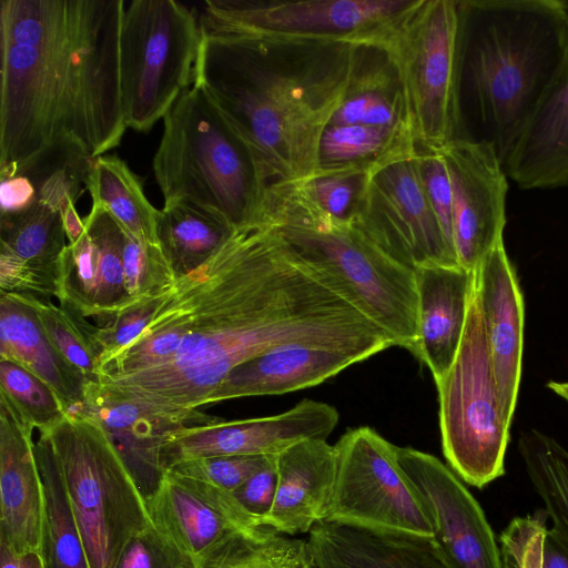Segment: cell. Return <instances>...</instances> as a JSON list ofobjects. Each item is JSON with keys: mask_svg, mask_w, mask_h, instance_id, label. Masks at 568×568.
<instances>
[{"mask_svg": "<svg viewBox=\"0 0 568 568\" xmlns=\"http://www.w3.org/2000/svg\"><path fill=\"white\" fill-rule=\"evenodd\" d=\"M298 343L393 346L273 226L253 222L178 278L154 320L116 353L132 374L98 378L87 389L172 429L206 424L216 418L197 408L234 368Z\"/></svg>", "mask_w": 568, "mask_h": 568, "instance_id": "obj_1", "label": "cell"}, {"mask_svg": "<svg viewBox=\"0 0 568 568\" xmlns=\"http://www.w3.org/2000/svg\"><path fill=\"white\" fill-rule=\"evenodd\" d=\"M124 4L0 1V168L59 142L91 159L120 144Z\"/></svg>", "mask_w": 568, "mask_h": 568, "instance_id": "obj_2", "label": "cell"}, {"mask_svg": "<svg viewBox=\"0 0 568 568\" xmlns=\"http://www.w3.org/2000/svg\"><path fill=\"white\" fill-rule=\"evenodd\" d=\"M200 31L193 83L246 146L261 194L318 176L320 142L347 90L357 44Z\"/></svg>", "mask_w": 568, "mask_h": 568, "instance_id": "obj_3", "label": "cell"}, {"mask_svg": "<svg viewBox=\"0 0 568 568\" xmlns=\"http://www.w3.org/2000/svg\"><path fill=\"white\" fill-rule=\"evenodd\" d=\"M460 139L504 163L568 48V0L458 1Z\"/></svg>", "mask_w": 568, "mask_h": 568, "instance_id": "obj_4", "label": "cell"}, {"mask_svg": "<svg viewBox=\"0 0 568 568\" xmlns=\"http://www.w3.org/2000/svg\"><path fill=\"white\" fill-rule=\"evenodd\" d=\"M254 222L273 226L344 300L392 341L417 352L415 271L397 262L354 222L324 211L304 182L267 186Z\"/></svg>", "mask_w": 568, "mask_h": 568, "instance_id": "obj_5", "label": "cell"}, {"mask_svg": "<svg viewBox=\"0 0 568 568\" xmlns=\"http://www.w3.org/2000/svg\"><path fill=\"white\" fill-rule=\"evenodd\" d=\"M163 120L152 168L164 205L191 203L235 229L253 223L262 194L252 159L206 91L192 83Z\"/></svg>", "mask_w": 568, "mask_h": 568, "instance_id": "obj_6", "label": "cell"}, {"mask_svg": "<svg viewBox=\"0 0 568 568\" xmlns=\"http://www.w3.org/2000/svg\"><path fill=\"white\" fill-rule=\"evenodd\" d=\"M39 433L52 448L90 568H115L129 541L153 525L129 467L101 424L82 412Z\"/></svg>", "mask_w": 568, "mask_h": 568, "instance_id": "obj_7", "label": "cell"}, {"mask_svg": "<svg viewBox=\"0 0 568 568\" xmlns=\"http://www.w3.org/2000/svg\"><path fill=\"white\" fill-rule=\"evenodd\" d=\"M353 42L375 44L393 62L418 150H439L460 139L458 1L414 0Z\"/></svg>", "mask_w": 568, "mask_h": 568, "instance_id": "obj_8", "label": "cell"}, {"mask_svg": "<svg viewBox=\"0 0 568 568\" xmlns=\"http://www.w3.org/2000/svg\"><path fill=\"white\" fill-rule=\"evenodd\" d=\"M435 384L443 454L464 483L483 488L505 474L513 417L496 383L474 276L457 355Z\"/></svg>", "mask_w": 568, "mask_h": 568, "instance_id": "obj_9", "label": "cell"}, {"mask_svg": "<svg viewBox=\"0 0 568 568\" xmlns=\"http://www.w3.org/2000/svg\"><path fill=\"white\" fill-rule=\"evenodd\" d=\"M201 42L192 12L174 0H133L120 40L126 129L150 130L194 81Z\"/></svg>", "mask_w": 568, "mask_h": 568, "instance_id": "obj_10", "label": "cell"}, {"mask_svg": "<svg viewBox=\"0 0 568 568\" xmlns=\"http://www.w3.org/2000/svg\"><path fill=\"white\" fill-rule=\"evenodd\" d=\"M334 447L335 484L322 521L433 537L425 504L399 466L395 445L361 426L345 432Z\"/></svg>", "mask_w": 568, "mask_h": 568, "instance_id": "obj_11", "label": "cell"}, {"mask_svg": "<svg viewBox=\"0 0 568 568\" xmlns=\"http://www.w3.org/2000/svg\"><path fill=\"white\" fill-rule=\"evenodd\" d=\"M417 152L367 174L351 219L389 256L412 270L457 266L455 251L426 196Z\"/></svg>", "mask_w": 568, "mask_h": 568, "instance_id": "obj_12", "label": "cell"}, {"mask_svg": "<svg viewBox=\"0 0 568 568\" xmlns=\"http://www.w3.org/2000/svg\"><path fill=\"white\" fill-rule=\"evenodd\" d=\"M414 0L205 1L200 30L354 41L413 4Z\"/></svg>", "mask_w": 568, "mask_h": 568, "instance_id": "obj_13", "label": "cell"}, {"mask_svg": "<svg viewBox=\"0 0 568 568\" xmlns=\"http://www.w3.org/2000/svg\"><path fill=\"white\" fill-rule=\"evenodd\" d=\"M396 459L419 493L433 540L447 568H501L499 544L464 481L434 455L395 448Z\"/></svg>", "mask_w": 568, "mask_h": 568, "instance_id": "obj_14", "label": "cell"}, {"mask_svg": "<svg viewBox=\"0 0 568 568\" xmlns=\"http://www.w3.org/2000/svg\"><path fill=\"white\" fill-rule=\"evenodd\" d=\"M338 419L334 406L303 399L272 416L182 426L164 434L161 463L166 470L176 463L200 458L275 456L306 439H326Z\"/></svg>", "mask_w": 568, "mask_h": 568, "instance_id": "obj_15", "label": "cell"}, {"mask_svg": "<svg viewBox=\"0 0 568 568\" xmlns=\"http://www.w3.org/2000/svg\"><path fill=\"white\" fill-rule=\"evenodd\" d=\"M439 150L452 185L457 263L473 272L504 241L507 175L490 144L458 139Z\"/></svg>", "mask_w": 568, "mask_h": 568, "instance_id": "obj_16", "label": "cell"}, {"mask_svg": "<svg viewBox=\"0 0 568 568\" xmlns=\"http://www.w3.org/2000/svg\"><path fill=\"white\" fill-rule=\"evenodd\" d=\"M83 223L84 234L62 255L58 298L83 317L110 321L135 303L125 284L123 229L95 204Z\"/></svg>", "mask_w": 568, "mask_h": 568, "instance_id": "obj_17", "label": "cell"}, {"mask_svg": "<svg viewBox=\"0 0 568 568\" xmlns=\"http://www.w3.org/2000/svg\"><path fill=\"white\" fill-rule=\"evenodd\" d=\"M153 526L194 565L232 534L263 526L233 493L165 471L146 499Z\"/></svg>", "mask_w": 568, "mask_h": 568, "instance_id": "obj_18", "label": "cell"}, {"mask_svg": "<svg viewBox=\"0 0 568 568\" xmlns=\"http://www.w3.org/2000/svg\"><path fill=\"white\" fill-rule=\"evenodd\" d=\"M386 348L369 343H298L277 346L234 368L207 404L251 396L282 395L313 387Z\"/></svg>", "mask_w": 568, "mask_h": 568, "instance_id": "obj_19", "label": "cell"}, {"mask_svg": "<svg viewBox=\"0 0 568 568\" xmlns=\"http://www.w3.org/2000/svg\"><path fill=\"white\" fill-rule=\"evenodd\" d=\"M493 368L506 413L513 417L523 369L525 310L504 241L473 271Z\"/></svg>", "mask_w": 568, "mask_h": 568, "instance_id": "obj_20", "label": "cell"}, {"mask_svg": "<svg viewBox=\"0 0 568 568\" xmlns=\"http://www.w3.org/2000/svg\"><path fill=\"white\" fill-rule=\"evenodd\" d=\"M32 428L0 402V542L43 554L45 498Z\"/></svg>", "mask_w": 568, "mask_h": 568, "instance_id": "obj_21", "label": "cell"}, {"mask_svg": "<svg viewBox=\"0 0 568 568\" xmlns=\"http://www.w3.org/2000/svg\"><path fill=\"white\" fill-rule=\"evenodd\" d=\"M275 497L263 525L292 536L324 520L336 476V450L326 439H306L276 455Z\"/></svg>", "mask_w": 568, "mask_h": 568, "instance_id": "obj_22", "label": "cell"}, {"mask_svg": "<svg viewBox=\"0 0 568 568\" xmlns=\"http://www.w3.org/2000/svg\"><path fill=\"white\" fill-rule=\"evenodd\" d=\"M414 271L418 295L415 357L437 381L452 366L462 342L473 272L459 265H426Z\"/></svg>", "mask_w": 568, "mask_h": 568, "instance_id": "obj_23", "label": "cell"}, {"mask_svg": "<svg viewBox=\"0 0 568 568\" xmlns=\"http://www.w3.org/2000/svg\"><path fill=\"white\" fill-rule=\"evenodd\" d=\"M525 190L568 184V48L564 62L504 163Z\"/></svg>", "mask_w": 568, "mask_h": 568, "instance_id": "obj_24", "label": "cell"}, {"mask_svg": "<svg viewBox=\"0 0 568 568\" xmlns=\"http://www.w3.org/2000/svg\"><path fill=\"white\" fill-rule=\"evenodd\" d=\"M307 544L316 568H447L429 537L318 521Z\"/></svg>", "mask_w": 568, "mask_h": 568, "instance_id": "obj_25", "label": "cell"}, {"mask_svg": "<svg viewBox=\"0 0 568 568\" xmlns=\"http://www.w3.org/2000/svg\"><path fill=\"white\" fill-rule=\"evenodd\" d=\"M0 358L45 382L68 413L84 406L88 379L49 341L27 296L0 294Z\"/></svg>", "mask_w": 568, "mask_h": 568, "instance_id": "obj_26", "label": "cell"}, {"mask_svg": "<svg viewBox=\"0 0 568 568\" xmlns=\"http://www.w3.org/2000/svg\"><path fill=\"white\" fill-rule=\"evenodd\" d=\"M356 44L347 90L329 123L384 126L413 132L403 87L393 62L375 44Z\"/></svg>", "mask_w": 568, "mask_h": 568, "instance_id": "obj_27", "label": "cell"}, {"mask_svg": "<svg viewBox=\"0 0 568 568\" xmlns=\"http://www.w3.org/2000/svg\"><path fill=\"white\" fill-rule=\"evenodd\" d=\"M65 237L62 210L40 200L0 217V254L13 258L49 297L59 294Z\"/></svg>", "mask_w": 568, "mask_h": 568, "instance_id": "obj_28", "label": "cell"}, {"mask_svg": "<svg viewBox=\"0 0 568 568\" xmlns=\"http://www.w3.org/2000/svg\"><path fill=\"white\" fill-rule=\"evenodd\" d=\"M79 412L101 424L145 499L151 497L165 474L160 456L162 438L172 429L142 414L132 404L109 400L89 389Z\"/></svg>", "mask_w": 568, "mask_h": 568, "instance_id": "obj_29", "label": "cell"}, {"mask_svg": "<svg viewBox=\"0 0 568 568\" xmlns=\"http://www.w3.org/2000/svg\"><path fill=\"white\" fill-rule=\"evenodd\" d=\"M417 151L415 136L408 130L328 123L320 142V175L369 174Z\"/></svg>", "mask_w": 568, "mask_h": 568, "instance_id": "obj_30", "label": "cell"}, {"mask_svg": "<svg viewBox=\"0 0 568 568\" xmlns=\"http://www.w3.org/2000/svg\"><path fill=\"white\" fill-rule=\"evenodd\" d=\"M235 230L211 212L176 202L160 210L156 236L178 280L209 261Z\"/></svg>", "mask_w": 568, "mask_h": 568, "instance_id": "obj_31", "label": "cell"}, {"mask_svg": "<svg viewBox=\"0 0 568 568\" xmlns=\"http://www.w3.org/2000/svg\"><path fill=\"white\" fill-rule=\"evenodd\" d=\"M85 185L92 204L108 211L136 239L159 244L156 225L160 211L148 201L140 180L125 162L116 155L95 158Z\"/></svg>", "mask_w": 568, "mask_h": 568, "instance_id": "obj_32", "label": "cell"}, {"mask_svg": "<svg viewBox=\"0 0 568 568\" xmlns=\"http://www.w3.org/2000/svg\"><path fill=\"white\" fill-rule=\"evenodd\" d=\"M34 454L45 498L43 555L47 568H90L83 539L48 438L40 433Z\"/></svg>", "mask_w": 568, "mask_h": 568, "instance_id": "obj_33", "label": "cell"}, {"mask_svg": "<svg viewBox=\"0 0 568 568\" xmlns=\"http://www.w3.org/2000/svg\"><path fill=\"white\" fill-rule=\"evenodd\" d=\"M195 568H316L307 540L267 526L240 530L209 551Z\"/></svg>", "mask_w": 568, "mask_h": 568, "instance_id": "obj_34", "label": "cell"}, {"mask_svg": "<svg viewBox=\"0 0 568 568\" xmlns=\"http://www.w3.org/2000/svg\"><path fill=\"white\" fill-rule=\"evenodd\" d=\"M518 450L551 528L568 546V449L551 436L528 429L520 433Z\"/></svg>", "mask_w": 568, "mask_h": 568, "instance_id": "obj_35", "label": "cell"}, {"mask_svg": "<svg viewBox=\"0 0 568 568\" xmlns=\"http://www.w3.org/2000/svg\"><path fill=\"white\" fill-rule=\"evenodd\" d=\"M39 323L53 346L88 379L95 383L102 349L97 339L98 326L65 306H55L50 300L27 296Z\"/></svg>", "mask_w": 568, "mask_h": 568, "instance_id": "obj_36", "label": "cell"}, {"mask_svg": "<svg viewBox=\"0 0 568 568\" xmlns=\"http://www.w3.org/2000/svg\"><path fill=\"white\" fill-rule=\"evenodd\" d=\"M0 402L27 426L45 432L68 414L55 392L19 364L0 358Z\"/></svg>", "mask_w": 568, "mask_h": 568, "instance_id": "obj_37", "label": "cell"}, {"mask_svg": "<svg viewBox=\"0 0 568 568\" xmlns=\"http://www.w3.org/2000/svg\"><path fill=\"white\" fill-rule=\"evenodd\" d=\"M123 233V267L131 298L139 302L172 290L176 278L160 245L141 241L124 229Z\"/></svg>", "mask_w": 568, "mask_h": 568, "instance_id": "obj_38", "label": "cell"}, {"mask_svg": "<svg viewBox=\"0 0 568 568\" xmlns=\"http://www.w3.org/2000/svg\"><path fill=\"white\" fill-rule=\"evenodd\" d=\"M548 520L545 509H537L509 521L498 541L501 568H544Z\"/></svg>", "mask_w": 568, "mask_h": 568, "instance_id": "obj_39", "label": "cell"}, {"mask_svg": "<svg viewBox=\"0 0 568 568\" xmlns=\"http://www.w3.org/2000/svg\"><path fill=\"white\" fill-rule=\"evenodd\" d=\"M272 456H223L176 463L165 471L196 479L234 493Z\"/></svg>", "mask_w": 568, "mask_h": 568, "instance_id": "obj_40", "label": "cell"}, {"mask_svg": "<svg viewBox=\"0 0 568 568\" xmlns=\"http://www.w3.org/2000/svg\"><path fill=\"white\" fill-rule=\"evenodd\" d=\"M172 290L164 294L135 302L130 307L118 313L105 325L98 326L95 336L102 349L99 361L119 352L138 338L154 320L159 308Z\"/></svg>", "mask_w": 568, "mask_h": 568, "instance_id": "obj_41", "label": "cell"}, {"mask_svg": "<svg viewBox=\"0 0 568 568\" xmlns=\"http://www.w3.org/2000/svg\"><path fill=\"white\" fill-rule=\"evenodd\" d=\"M115 568H194V565L152 525L129 541Z\"/></svg>", "mask_w": 568, "mask_h": 568, "instance_id": "obj_42", "label": "cell"}, {"mask_svg": "<svg viewBox=\"0 0 568 568\" xmlns=\"http://www.w3.org/2000/svg\"><path fill=\"white\" fill-rule=\"evenodd\" d=\"M417 163L428 202L447 242L454 248L452 185L444 156L440 150H418Z\"/></svg>", "mask_w": 568, "mask_h": 568, "instance_id": "obj_43", "label": "cell"}, {"mask_svg": "<svg viewBox=\"0 0 568 568\" xmlns=\"http://www.w3.org/2000/svg\"><path fill=\"white\" fill-rule=\"evenodd\" d=\"M367 174L329 173L305 182L317 204L331 215L349 220L363 192Z\"/></svg>", "mask_w": 568, "mask_h": 568, "instance_id": "obj_44", "label": "cell"}, {"mask_svg": "<svg viewBox=\"0 0 568 568\" xmlns=\"http://www.w3.org/2000/svg\"><path fill=\"white\" fill-rule=\"evenodd\" d=\"M276 483L275 455L233 494L241 505L263 525V519L268 514L275 497Z\"/></svg>", "mask_w": 568, "mask_h": 568, "instance_id": "obj_45", "label": "cell"}, {"mask_svg": "<svg viewBox=\"0 0 568 568\" xmlns=\"http://www.w3.org/2000/svg\"><path fill=\"white\" fill-rule=\"evenodd\" d=\"M544 568H568V546L551 527L544 541Z\"/></svg>", "mask_w": 568, "mask_h": 568, "instance_id": "obj_46", "label": "cell"}, {"mask_svg": "<svg viewBox=\"0 0 568 568\" xmlns=\"http://www.w3.org/2000/svg\"><path fill=\"white\" fill-rule=\"evenodd\" d=\"M1 568H47L43 554L29 551L16 554L8 546L0 542Z\"/></svg>", "mask_w": 568, "mask_h": 568, "instance_id": "obj_47", "label": "cell"}, {"mask_svg": "<svg viewBox=\"0 0 568 568\" xmlns=\"http://www.w3.org/2000/svg\"><path fill=\"white\" fill-rule=\"evenodd\" d=\"M63 224L69 244L77 243L85 232L83 220L80 219L74 203H70L62 212Z\"/></svg>", "mask_w": 568, "mask_h": 568, "instance_id": "obj_48", "label": "cell"}, {"mask_svg": "<svg viewBox=\"0 0 568 568\" xmlns=\"http://www.w3.org/2000/svg\"><path fill=\"white\" fill-rule=\"evenodd\" d=\"M548 388L568 402V382H550Z\"/></svg>", "mask_w": 568, "mask_h": 568, "instance_id": "obj_49", "label": "cell"}]
</instances>
